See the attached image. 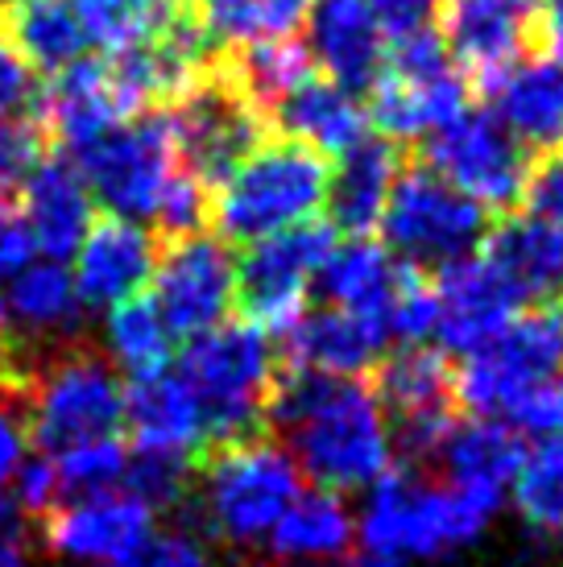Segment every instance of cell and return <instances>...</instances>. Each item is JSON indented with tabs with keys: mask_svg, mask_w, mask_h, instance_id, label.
I'll return each instance as SVG.
<instances>
[{
	"mask_svg": "<svg viewBox=\"0 0 563 567\" xmlns=\"http://www.w3.org/2000/svg\"><path fill=\"white\" fill-rule=\"evenodd\" d=\"M266 426L328 493L369 488L390 468V423L365 378H328L307 369H278Z\"/></svg>",
	"mask_w": 563,
	"mask_h": 567,
	"instance_id": "1",
	"label": "cell"
},
{
	"mask_svg": "<svg viewBox=\"0 0 563 567\" xmlns=\"http://www.w3.org/2000/svg\"><path fill=\"white\" fill-rule=\"evenodd\" d=\"M17 398L25 406L30 440L38 443V452L54 456L75 443L116 435L125 385L116 378L109 352L75 336L66 344L33 357L17 385Z\"/></svg>",
	"mask_w": 563,
	"mask_h": 567,
	"instance_id": "2",
	"label": "cell"
},
{
	"mask_svg": "<svg viewBox=\"0 0 563 567\" xmlns=\"http://www.w3.org/2000/svg\"><path fill=\"white\" fill-rule=\"evenodd\" d=\"M178 378L199 402L207 447L262 435L278 364L266 331H257L249 319H224L204 336H191Z\"/></svg>",
	"mask_w": 563,
	"mask_h": 567,
	"instance_id": "3",
	"label": "cell"
},
{
	"mask_svg": "<svg viewBox=\"0 0 563 567\" xmlns=\"http://www.w3.org/2000/svg\"><path fill=\"white\" fill-rule=\"evenodd\" d=\"M328 162L311 145L262 142L219 187H212V224L224 240H266L319 216L328 204Z\"/></svg>",
	"mask_w": 563,
	"mask_h": 567,
	"instance_id": "4",
	"label": "cell"
},
{
	"mask_svg": "<svg viewBox=\"0 0 563 567\" xmlns=\"http://www.w3.org/2000/svg\"><path fill=\"white\" fill-rule=\"evenodd\" d=\"M199 468V509L207 530L233 547H253L269 538L286 505L303 493V473L295 456L274 435L207 447L195 460Z\"/></svg>",
	"mask_w": 563,
	"mask_h": 567,
	"instance_id": "5",
	"label": "cell"
},
{
	"mask_svg": "<svg viewBox=\"0 0 563 567\" xmlns=\"http://www.w3.org/2000/svg\"><path fill=\"white\" fill-rule=\"evenodd\" d=\"M563 369V299L518 311L505 328L452 369L455 406L472 419H510L514 406Z\"/></svg>",
	"mask_w": 563,
	"mask_h": 567,
	"instance_id": "6",
	"label": "cell"
},
{
	"mask_svg": "<svg viewBox=\"0 0 563 567\" xmlns=\"http://www.w3.org/2000/svg\"><path fill=\"white\" fill-rule=\"evenodd\" d=\"M369 92V125L381 128V137H390L393 145L422 142L472 109V83L452 63L439 30H419L390 42L386 66Z\"/></svg>",
	"mask_w": 563,
	"mask_h": 567,
	"instance_id": "7",
	"label": "cell"
},
{
	"mask_svg": "<svg viewBox=\"0 0 563 567\" xmlns=\"http://www.w3.org/2000/svg\"><path fill=\"white\" fill-rule=\"evenodd\" d=\"M377 228L386 237V249L398 252L407 266L431 274L455 257L481 249L489 233V212L419 158L402 162Z\"/></svg>",
	"mask_w": 563,
	"mask_h": 567,
	"instance_id": "8",
	"label": "cell"
},
{
	"mask_svg": "<svg viewBox=\"0 0 563 567\" xmlns=\"http://www.w3.org/2000/svg\"><path fill=\"white\" fill-rule=\"evenodd\" d=\"M75 166L92 190V199L109 207V216L154 220L166 187L174 183V174L183 171L166 109H150L125 125L109 128L104 137L79 150Z\"/></svg>",
	"mask_w": 563,
	"mask_h": 567,
	"instance_id": "9",
	"label": "cell"
},
{
	"mask_svg": "<svg viewBox=\"0 0 563 567\" xmlns=\"http://www.w3.org/2000/svg\"><path fill=\"white\" fill-rule=\"evenodd\" d=\"M171 137L178 150V166L195 174L207 190L219 187L228 174L266 142V112L240 92L228 71L212 63L204 80L183 92L171 109Z\"/></svg>",
	"mask_w": 563,
	"mask_h": 567,
	"instance_id": "10",
	"label": "cell"
},
{
	"mask_svg": "<svg viewBox=\"0 0 563 567\" xmlns=\"http://www.w3.org/2000/svg\"><path fill=\"white\" fill-rule=\"evenodd\" d=\"M331 245L336 228L328 220H307L266 240H253V249L236 261V302L245 307L253 328L266 336L295 328Z\"/></svg>",
	"mask_w": 563,
	"mask_h": 567,
	"instance_id": "11",
	"label": "cell"
},
{
	"mask_svg": "<svg viewBox=\"0 0 563 567\" xmlns=\"http://www.w3.org/2000/svg\"><path fill=\"white\" fill-rule=\"evenodd\" d=\"M422 162L485 212H510L531 171V154L489 109H464L452 125L431 133Z\"/></svg>",
	"mask_w": 563,
	"mask_h": 567,
	"instance_id": "12",
	"label": "cell"
},
{
	"mask_svg": "<svg viewBox=\"0 0 563 567\" xmlns=\"http://www.w3.org/2000/svg\"><path fill=\"white\" fill-rule=\"evenodd\" d=\"M154 307L171 336H204L228 319L236 302V257L219 237L157 240L154 261Z\"/></svg>",
	"mask_w": 563,
	"mask_h": 567,
	"instance_id": "13",
	"label": "cell"
},
{
	"mask_svg": "<svg viewBox=\"0 0 563 567\" xmlns=\"http://www.w3.org/2000/svg\"><path fill=\"white\" fill-rule=\"evenodd\" d=\"M377 385L373 394L386 410V423L398 426V447L410 464L436 460L443 440L455 426V394H452V364L448 352L427 344L398 348L373 364Z\"/></svg>",
	"mask_w": 563,
	"mask_h": 567,
	"instance_id": "14",
	"label": "cell"
},
{
	"mask_svg": "<svg viewBox=\"0 0 563 567\" xmlns=\"http://www.w3.org/2000/svg\"><path fill=\"white\" fill-rule=\"evenodd\" d=\"M42 547L71 564L121 567L154 535V509L133 488H100L42 514Z\"/></svg>",
	"mask_w": 563,
	"mask_h": 567,
	"instance_id": "15",
	"label": "cell"
},
{
	"mask_svg": "<svg viewBox=\"0 0 563 567\" xmlns=\"http://www.w3.org/2000/svg\"><path fill=\"white\" fill-rule=\"evenodd\" d=\"M436 282V336L439 352L452 357H469L481 344H489L518 311H526L522 295L514 282L501 274V266L485 249L455 257L448 266H439L431 274Z\"/></svg>",
	"mask_w": 563,
	"mask_h": 567,
	"instance_id": "16",
	"label": "cell"
},
{
	"mask_svg": "<svg viewBox=\"0 0 563 567\" xmlns=\"http://www.w3.org/2000/svg\"><path fill=\"white\" fill-rule=\"evenodd\" d=\"M303 33L311 66L345 92H369L386 66L390 38L381 33L365 0H311Z\"/></svg>",
	"mask_w": 563,
	"mask_h": 567,
	"instance_id": "17",
	"label": "cell"
},
{
	"mask_svg": "<svg viewBox=\"0 0 563 567\" xmlns=\"http://www.w3.org/2000/svg\"><path fill=\"white\" fill-rule=\"evenodd\" d=\"M157 237L137 220L104 216L92 220L88 237L75 249V295L83 307H116L141 295V286L154 278Z\"/></svg>",
	"mask_w": 563,
	"mask_h": 567,
	"instance_id": "18",
	"label": "cell"
},
{
	"mask_svg": "<svg viewBox=\"0 0 563 567\" xmlns=\"http://www.w3.org/2000/svg\"><path fill=\"white\" fill-rule=\"evenodd\" d=\"M282 361L286 369L328 373V378H360L369 373L390 344V331L381 319L357 316L345 307L303 311L290 331H282Z\"/></svg>",
	"mask_w": 563,
	"mask_h": 567,
	"instance_id": "19",
	"label": "cell"
},
{
	"mask_svg": "<svg viewBox=\"0 0 563 567\" xmlns=\"http://www.w3.org/2000/svg\"><path fill=\"white\" fill-rule=\"evenodd\" d=\"M42 125L54 133L63 150L79 154L83 145H92L95 137H104L109 128L125 125L133 116H141L129 100L125 83L116 80L112 63L104 59H79V63L63 66L50 92L42 95Z\"/></svg>",
	"mask_w": 563,
	"mask_h": 567,
	"instance_id": "20",
	"label": "cell"
},
{
	"mask_svg": "<svg viewBox=\"0 0 563 567\" xmlns=\"http://www.w3.org/2000/svg\"><path fill=\"white\" fill-rule=\"evenodd\" d=\"M531 13L514 0H448L443 4V47L460 75L485 92L510 63L522 59Z\"/></svg>",
	"mask_w": 563,
	"mask_h": 567,
	"instance_id": "21",
	"label": "cell"
},
{
	"mask_svg": "<svg viewBox=\"0 0 563 567\" xmlns=\"http://www.w3.org/2000/svg\"><path fill=\"white\" fill-rule=\"evenodd\" d=\"M489 112L514 133L531 154H551L563 145V63L551 54L518 59L485 87Z\"/></svg>",
	"mask_w": 563,
	"mask_h": 567,
	"instance_id": "22",
	"label": "cell"
},
{
	"mask_svg": "<svg viewBox=\"0 0 563 567\" xmlns=\"http://www.w3.org/2000/svg\"><path fill=\"white\" fill-rule=\"evenodd\" d=\"M121 423L129 426L133 452H145V456L199 460L207 447L199 402L191 398L178 373H154V378L133 381L125 390Z\"/></svg>",
	"mask_w": 563,
	"mask_h": 567,
	"instance_id": "23",
	"label": "cell"
},
{
	"mask_svg": "<svg viewBox=\"0 0 563 567\" xmlns=\"http://www.w3.org/2000/svg\"><path fill=\"white\" fill-rule=\"evenodd\" d=\"M266 121L282 128L286 142L311 145L324 158H340L352 145L369 137V109L360 104L357 92H345L331 80H303L298 87L282 95L266 112Z\"/></svg>",
	"mask_w": 563,
	"mask_h": 567,
	"instance_id": "24",
	"label": "cell"
},
{
	"mask_svg": "<svg viewBox=\"0 0 563 567\" xmlns=\"http://www.w3.org/2000/svg\"><path fill=\"white\" fill-rule=\"evenodd\" d=\"M498 505L472 497L455 485H427L410 473L407 493H402V509H398V555H422L436 559L455 547H464L485 530Z\"/></svg>",
	"mask_w": 563,
	"mask_h": 567,
	"instance_id": "25",
	"label": "cell"
},
{
	"mask_svg": "<svg viewBox=\"0 0 563 567\" xmlns=\"http://www.w3.org/2000/svg\"><path fill=\"white\" fill-rule=\"evenodd\" d=\"M21 199H25L21 216L33 237V249L47 252V261L71 257L92 228V190L75 162L47 158L21 187Z\"/></svg>",
	"mask_w": 563,
	"mask_h": 567,
	"instance_id": "26",
	"label": "cell"
},
{
	"mask_svg": "<svg viewBox=\"0 0 563 567\" xmlns=\"http://www.w3.org/2000/svg\"><path fill=\"white\" fill-rule=\"evenodd\" d=\"M402 171V150L390 137H365L340 154L336 174H328V216L331 228L345 237H373L386 199H390L393 178Z\"/></svg>",
	"mask_w": 563,
	"mask_h": 567,
	"instance_id": "27",
	"label": "cell"
},
{
	"mask_svg": "<svg viewBox=\"0 0 563 567\" xmlns=\"http://www.w3.org/2000/svg\"><path fill=\"white\" fill-rule=\"evenodd\" d=\"M522 440L510 423L501 419H472V423H455L452 435L439 447L448 485L464 488L472 497L489 505H501V493L514 481L518 464H522Z\"/></svg>",
	"mask_w": 563,
	"mask_h": 567,
	"instance_id": "28",
	"label": "cell"
},
{
	"mask_svg": "<svg viewBox=\"0 0 563 567\" xmlns=\"http://www.w3.org/2000/svg\"><path fill=\"white\" fill-rule=\"evenodd\" d=\"M481 249L501 266V274L514 282L526 307L563 299V240L531 216H501L493 233H485Z\"/></svg>",
	"mask_w": 563,
	"mask_h": 567,
	"instance_id": "29",
	"label": "cell"
},
{
	"mask_svg": "<svg viewBox=\"0 0 563 567\" xmlns=\"http://www.w3.org/2000/svg\"><path fill=\"white\" fill-rule=\"evenodd\" d=\"M315 286L324 290V299L331 307H345V311H357V316L386 323L393 286H398V261L373 237H348L345 245L336 240L331 252L324 257L319 274H315Z\"/></svg>",
	"mask_w": 563,
	"mask_h": 567,
	"instance_id": "30",
	"label": "cell"
},
{
	"mask_svg": "<svg viewBox=\"0 0 563 567\" xmlns=\"http://www.w3.org/2000/svg\"><path fill=\"white\" fill-rule=\"evenodd\" d=\"M311 0H199L191 21L207 47L245 50L266 42H290L307 25Z\"/></svg>",
	"mask_w": 563,
	"mask_h": 567,
	"instance_id": "31",
	"label": "cell"
},
{
	"mask_svg": "<svg viewBox=\"0 0 563 567\" xmlns=\"http://www.w3.org/2000/svg\"><path fill=\"white\" fill-rule=\"evenodd\" d=\"M4 42L30 63V71L47 75L79 63L88 50L71 0H13V9L4 13Z\"/></svg>",
	"mask_w": 563,
	"mask_h": 567,
	"instance_id": "32",
	"label": "cell"
},
{
	"mask_svg": "<svg viewBox=\"0 0 563 567\" xmlns=\"http://www.w3.org/2000/svg\"><path fill=\"white\" fill-rule=\"evenodd\" d=\"M352 514L340 493L315 488V493H298L286 505L278 526L269 530V551L278 559H336L348 551L352 543Z\"/></svg>",
	"mask_w": 563,
	"mask_h": 567,
	"instance_id": "33",
	"label": "cell"
},
{
	"mask_svg": "<svg viewBox=\"0 0 563 567\" xmlns=\"http://www.w3.org/2000/svg\"><path fill=\"white\" fill-rule=\"evenodd\" d=\"M88 47H100L109 54L145 47L162 30H171L178 21L174 0H71Z\"/></svg>",
	"mask_w": 563,
	"mask_h": 567,
	"instance_id": "34",
	"label": "cell"
},
{
	"mask_svg": "<svg viewBox=\"0 0 563 567\" xmlns=\"http://www.w3.org/2000/svg\"><path fill=\"white\" fill-rule=\"evenodd\" d=\"M109 348L112 357L121 369H125L129 378H154V373H166V364H171V348H174V336L171 328L162 323L157 316L154 299H133L116 302L109 316Z\"/></svg>",
	"mask_w": 563,
	"mask_h": 567,
	"instance_id": "35",
	"label": "cell"
},
{
	"mask_svg": "<svg viewBox=\"0 0 563 567\" xmlns=\"http://www.w3.org/2000/svg\"><path fill=\"white\" fill-rule=\"evenodd\" d=\"M518 514L543 535H563V435H543L514 473Z\"/></svg>",
	"mask_w": 563,
	"mask_h": 567,
	"instance_id": "36",
	"label": "cell"
},
{
	"mask_svg": "<svg viewBox=\"0 0 563 567\" xmlns=\"http://www.w3.org/2000/svg\"><path fill=\"white\" fill-rule=\"evenodd\" d=\"M54 468V485H59V502L83 497V493H100V488H116L129 473V447L116 435L104 440H88L75 447H63L50 456Z\"/></svg>",
	"mask_w": 563,
	"mask_h": 567,
	"instance_id": "37",
	"label": "cell"
},
{
	"mask_svg": "<svg viewBox=\"0 0 563 567\" xmlns=\"http://www.w3.org/2000/svg\"><path fill=\"white\" fill-rule=\"evenodd\" d=\"M436 282L427 269H414L398 261V286H393L390 311H386V328L390 340H402V348L427 344L436 336Z\"/></svg>",
	"mask_w": 563,
	"mask_h": 567,
	"instance_id": "38",
	"label": "cell"
},
{
	"mask_svg": "<svg viewBox=\"0 0 563 567\" xmlns=\"http://www.w3.org/2000/svg\"><path fill=\"white\" fill-rule=\"evenodd\" d=\"M50 133L33 116L0 121V199H13L30 183V174L47 162Z\"/></svg>",
	"mask_w": 563,
	"mask_h": 567,
	"instance_id": "39",
	"label": "cell"
},
{
	"mask_svg": "<svg viewBox=\"0 0 563 567\" xmlns=\"http://www.w3.org/2000/svg\"><path fill=\"white\" fill-rule=\"evenodd\" d=\"M518 199H522V216L539 220L563 240V145L531 162Z\"/></svg>",
	"mask_w": 563,
	"mask_h": 567,
	"instance_id": "40",
	"label": "cell"
},
{
	"mask_svg": "<svg viewBox=\"0 0 563 567\" xmlns=\"http://www.w3.org/2000/svg\"><path fill=\"white\" fill-rule=\"evenodd\" d=\"M33 104H42L30 63L0 38V121L33 116Z\"/></svg>",
	"mask_w": 563,
	"mask_h": 567,
	"instance_id": "41",
	"label": "cell"
},
{
	"mask_svg": "<svg viewBox=\"0 0 563 567\" xmlns=\"http://www.w3.org/2000/svg\"><path fill=\"white\" fill-rule=\"evenodd\" d=\"M30 423H25V406L21 398L0 390V488L13 485V476L21 473V464L30 460Z\"/></svg>",
	"mask_w": 563,
	"mask_h": 567,
	"instance_id": "42",
	"label": "cell"
},
{
	"mask_svg": "<svg viewBox=\"0 0 563 567\" xmlns=\"http://www.w3.org/2000/svg\"><path fill=\"white\" fill-rule=\"evenodd\" d=\"M369 4V13L377 17V25L381 33L398 42V38H407V33H419V30H436V21L443 17V4L448 0H365Z\"/></svg>",
	"mask_w": 563,
	"mask_h": 567,
	"instance_id": "43",
	"label": "cell"
},
{
	"mask_svg": "<svg viewBox=\"0 0 563 567\" xmlns=\"http://www.w3.org/2000/svg\"><path fill=\"white\" fill-rule=\"evenodd\" d=\"M510 423L522 431H539V435H563V369L518 402Z\"/></svg>",
	"mask_w": 563,
	"mask_h": 567,
	"instance_id": "44",
	"label": "cell"
},
{
	"mask_svg": "<svg viewBox=\"0 0 563 567\" xmlns=\"http://www.w3.org/2000/svg\"><path fill=\"white\" fill-rule=\"evenodd\" d=\"M121 567H207V555L195 535H187V530H166V535L145 538L141 551Z\"/></svg>",
	"mask_w": 563,
	"mask_h": 567,
	"instance_id": "45",
	"label": "cell"
},
{
	"mask_svg": "<svg viewBox=\"0 0 563 567\" xmlns=\"http://www.w3.org/2000/svg\"><path fill=\"white\" fill-rule=\"evenodd\" d=\"M33 257V237L25 228V216L13 199H0V282L13 278L30 266Z\"/></svg>",
	"mask_w": 563,
	"mask_h": 567,
	"instance_id": "46",
	"label": "cell"
},
{
	"mask_svg": "<svg viewBox=\"0 0 563 567\" xmlns=\"http://www.w3.org/2000/svg\"><path fill=\"white\" fill-rule=\"evenodd\" d=\"M539 30H543L547 54L563 63V0H543L539 4Z\"/></svg>",
	"mask_w": 563,
	"mask_h": 567,
	"instance_id": "47",
	"label": "cell"
},
{
	"mask_svg": "<svg viewBox=\"0 0 563 567\" xmlns=\"http://www.w3.org/2000/svg\"><path fill=\"white\" fill-rule=\"evenodd\" d=\"M0 567H33L30 535H9V538H0Z\"/></svg>",
	"mask_w": 563,
	"mask_h": 567,
	"instance_id": "48",
	"label": "cell"
},
{
	"mask_svg": "<svg viewBox=\"0 0 563 567\" xmlns=\"http://www.w3.org/2000/svg\"><path fill=\"white\" fill-rule=\"evenodd\" d=\"M348 567H398V555H377V551H360L357 559H348Z\"/></svg>",
	"mask_w": 563,
	"mask_h": 567,
	"instance_id": "49",
	"label": "cell"
},
{
	"mask_svg": "<svg viewBox=\"0 0 563 567\" xmlns=\"http://www.w3.org/2000/svg\"><path fill=\"white\" fill-rule=\"evenodd\" d=\"M4 336H9V316H4V299H0V344H4Z\"/></svg>",
	"mask_w": 563,
	"mask_h": 567,
	"instance_id": "50",
	"label": "cell"
},
{
	"mask_svg": "<svg viewBox=\"0 0 563 567\" xmlns=\"http://www.w3.org/2000/svg\"><path fill=\"white\" fill-rule=\"evenodd\" d=\"M514 4H522V9H526V13H539V4H543V0H514Z\"/></svg>",
	"mask_w": 563,
	"mask_h": 567,
	"instance_id": "51",
	"label": "cell"
}]
</instances>
